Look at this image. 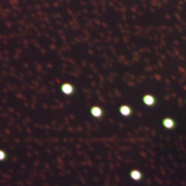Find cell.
Returning <instances> with one entry per match:
<instances>
[{"mask_svg":"<svg viewBox=\"0 0 186 186\" xmlns=\"http://www.w3.org/2000/svg\"><path fill=\"white\" fill-rule=\"evenodd\" d=\"M143 103L146 107H155L156 103H157V99L155 98V96H152V94H145L143 97Z\"/></svg>","mask_w":186,"mask_h":186,"instance_id":"1","label":"cell"},{"mask_svg":"<svg viewBox=\"0 0 186 186\" xmlns=\"http://www.w3.org/2000/svg\"><path fill=\"white\" fill-rule=\"evenodd\" d=\"M118 111H120V114H121V115H122L123 117H129L131 115H132V112H133L132 108H131L129 105H126V104L121 105V107H120V109H118Z\"/></svg>","mask_w":186,"mask_h":186,"instance_id":"2","label":"cell"},{"mask_svg":"<svg viewBox=\"0 0 186 186\" xmlns=\"http://www.w3.org/2000/svg\"><path fill=\"white\" fill-rule=\"evenodd\" d=\"M162 124H163V127L167 128V129H173V128H175L177 122H175L172 117H166V118H163Z\"/></svg>","mask_w":186,"mask_h":186,"instance_id":"3","label":"cell"},{"mask_svg":"<svg viewBox=\"0 0 186 186\" xmlns=\"http://www.w3.org/2000/svg\"><path fill=\"white\" fill-rule=\"evenodd\" d=\"M62 92L65 93V94H71L74 92V87L70 84H63L62 85Z\"/></svg>","mask_w":186,"mask_h":186,"instance_id":"4","label":"cell"},{"mask_svg":"<svg viewBox=\"0 0 186 186\" xmlns=\"http://www.w3.org/2000/svg\"><path fill=\"white\" fill-rule=\"evenodd\" d=\"M91 114H92L94 117H101V115H103V110H101L99 107H93V108L91 109Z\"/></svg>","mask_w":186,"mask_h":186,"instance_id":"5","label":"cell"},{"mask_svg":"<svg viewBox=\"0 0 186 186\" xmlns=\"http://www.w3.org/2000/svg\"><path fill=\"white\" fill-rule=\"evenodd\" d=\"M131 178L134 180H140L141 179V173L139 171H132L131 172Z\"/></svg>","mask_w":186,"mask_h":186,"instance_id":"6","label":"cell"}]
</instances>
